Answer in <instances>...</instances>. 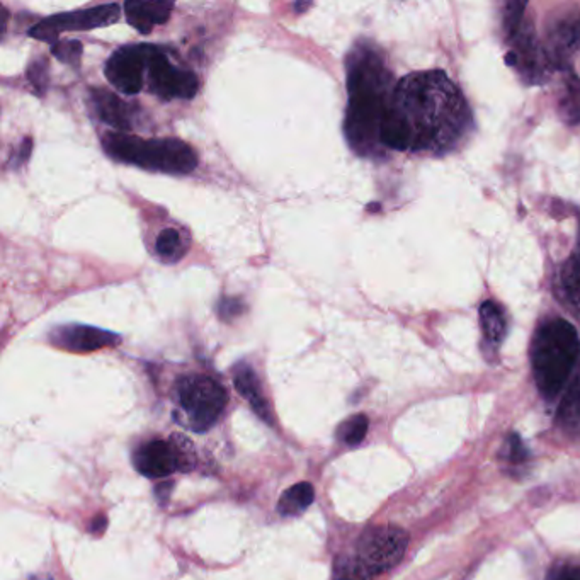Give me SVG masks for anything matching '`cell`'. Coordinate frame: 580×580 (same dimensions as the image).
<instances>
[{"mask_svg":"<svg viewBox=\"0 0 580 580\" xmlns=\"http://www.w3.org/2000/svg\"><path fill=\"white\" fill-rule=\"evenodd\" d=\"M310 5H312L310 2H307V4H297V5H295V9H297V11H299V13H301V11H305V9H308Z\"/></svg>","mask_w":580,"mask_h":580,"instance_id":"33","label":"cell"},{"mask_svg":"<svg viewBox=\"0 0 580 580\" xmlns=\"http://www.w3.org/2000/svg\"><path fill=\"white\" fill-rule=\"evenodd\" d=\"M525 11H526V4H523V2H510V4H508L506 14H504V26H506L509 35H512L514 31H517V28L523 24Z\"/></svg>","mask_w":580,"mask_h":580,"instance_id":"28","label":"cell"},{"mask_svg":"<svg viewBox=\"0 0 580 580\" xmlns=\"http://www.w3.org/2000/svg\"><path fill=\"white\" fill-rule=\"evenodd\" d=\"M176 421L196 433L208 431L229 404L227 390L206 374H186L176 383Z\"/></svg>","mask_w":580,"mask_h":580,"instance_id":"5","label":"cell"},{"mask_svg":"<svg viewBox=\"0 0 580 580\" xmlns=\"http://www.w3.org/2000/svg\"><path fill=\"white\" fill-rule=\"evenodd\" d=\"M579 357V334L570 322L555 318L538 329L531 348V363L543 397L553 399L562 391Z\"/></svg>","mask_w":580,"mask_h":580,"instance_id":"3","label":"cell"},{"mask_svg":"<svg viewBox=\"0 0 580 580\" xmlns=\"http://www.w3.org/2000/svg\"><path fill=\"white\" fill-rule=\"evenodd\" d=\"M576 52H580V14L562 19L551 28L546 55L555 69H562L565 60Z\"/></svg>","mask_w":580,"mask_h":580,"instance_id":"13","label":"cell"},{"mask_svg":"<svg viewBox=\"0 0 580 580\" xmlns=\"http://www.w3.org/2000/svg\"><path fill=\"white\" fill-rule=\"evenodd\" d=\"M90 101L101 122L111 124L120 133H126L133 128V105L124 103L116 94L105 88H92Z\"/></svg>","mask_w":580,"mask_h":580,"instance_id":"12","label":"cell"},{"mask_svg":"<svg viewBox=\"0 0 580 580\" xmlns=\"http://www.w3.org/2000/svg\"><path fill=\"white\" fill-rule=\"evenodd\" d=\"M562 290L567 301L580 310V240L572 256L563 264Z\"/></svg>","mask_w":580,"mask_h":580,"instance_id":"19","label":"cell"},{"mask_svg":"<svg viewBox=\"0 0 580 580\" xmlns=\"http://www.w3.org/2000/svg\"><path fill=\"white\" fill-rule=\"evenodd\" d=\"M467 123L465 99L444 71H414L393 88L380 140L390 150L444 152Z\"/></svg>","mask_w":580,"mask_h":580,"instance_id":"1","label":"cell"},{"mask_svg":"<svg viewBox=\"0 0 580 580\" xmlns=\"http://www.w3.org/2000/svg\"><path fill=\"white\" fill-rule=\"evenodd\" d=\"M31 148H33V140L31 139H24L22 143H21V147H19V150H16V156H13V162L11 164L14 167L22 165L29 158V156H31Z\"/></svg>","mask_w":580,"mask_h":580,"instance_id":"31","label":"cell"},{"mask_svg":"<svg viewBox=\"0 0 580 580\" xmlns=\"http://www.w3.org/2000/svg\"><path fill=\"white\" fill-rule=\"evenodd\" d=\"M560 113L568 124L580 123V79L570 77L560 96Z\"/></svg>","mask_w":580,"mask_h":580,"instance_id":"21","label":"cell"},{"mask_svg":"<svg viewBox=\"0 0 580 580\" xmlns=\"http://www.w3.org/2000/svg\"><path fill=\"white\" fill-rule=\"evenodd\" d=\"M82 45L77 39L71 41H58L56 45H53L52 53L63 63L71 65V67H79L80 65V56H82Z\"/></svg>","mask_w":580,"mask_h":580,"instance_id":"25","label":"cell"},{"mask_svg":"<svg viewBox=\"0 0 580 580\" xmlns=\"http://www.w3.org/2000/svg\"><path fill=\"white\" fill-rule=\"evenodd\" d=\"M103 148L109 157L147 171L165 174H189L198 167V154L186 141L177 139L145 140L128 133H105Z\"/></svg>","mask_w":580,"mask_h":580,"instance_id":"4","label":"cell"},{"mask_svg":"<svg viewBox=\"0 0 580 580\" xmlns=\"http://www.w3.org/2000/svg\"><path fill=\"white\" fill-rule=\"evenodd\" d=\"M334 580H373L352 555L337 557L334 563Z\"/></svg>","mask_w":580,"mask_h":580,"instance_id":"24","label":"cell"},{"mask_svg":"<svg viewBox=\"0 0 580 580\" xmlns=\"http://www.w3.org/2000/svg\"><path fill=\"white\" fill-rule=\"evenodd\" d=\"M154 45H130L113 53L105 63V79L126 96H137L145 84Z\"/></svg>","mask_w":580,"mask_h":580,"instance_id":"9","label":"cell"},{"mask_svg":"<svg viewBox=\"0 0 580 580\" xmlns=\"http://www.w3.org/2000/svg\"><path fill=\"white\" fill-rule=\"evenodd\" d=\"M105 527H107V519H105V516H97V517H94L92 521H90V526H88V531L92 533V534H96V536H101L103 533L105 531Z\"/></svg>","mask_w":580,"mask_h":580,"instance_id":"32","label":"cell"},{"mask_svg":"<svg viewBox=\"0 0 580 580\" xmlns=\"http://www.w3.org/2000/svg\"><path fill=\"white\" fill-rule=\"evenodd\" d=\"M408 534L402 527H368L357 540L354 559L371 579L391 570L404 559Z\"/></svg>","mask_w":580,"mask_h":580,"instance_id":"6","label":"cell"},{"mask_svg":"<svg viewBox=\"0 0 580 580\" xmlns=\"http://www.w3.org/2000/svg\"><path fill=\"white\" fill-rule=\"evenodd\" d=\"M174 9V2L167 0H128L124 2L126 21L141 35H148L158 24H165Z\"/></svg>","mask_w":580,"mask_h":580,"instance_id":"14","label":"cell"},{"mask_svg":"<svg viewBox=\"0 0 580 580\" xmlns=\"http://www.w3.org/2000/svg\"><path fill=\"white\" fill-rule=\"evenodd\" d=\"M133 465L147 478H164L181 470L176 444L171 441H148L133 455Z\"/></svg>","mask_w":580,"mask_h":580,"instance_id":"11","label":"cell"},{"mask_svg":"<svg viewBox=\"0 0 580 580\" xmlns=\"http://www.w3.org/2000/svg\"><path fill=\"white\" fill-rule=\"evenodd\" d=\"M147 75L152 92L164 101L193 99L199 88L198 77L193 71L176 69L158 46H152Z\"/></svg>","mask_w":580,"mask_h":580,"instance_id":"8","label":"cell"},{"mask_svg":"<svg viewBox=\"0 0 580 580\" xmlns=\"http://www.w3.org/2000/svg\"><path fill=\"white\" fill-rule=\"evenodd\" d=\"M480 325L482 334L489 344L497 348L508 332V322L502 308L495 301H485L480 307Z\"/></svg>","mask_w":580,"mask_h":580,"instance_id":"16","label":"cell"},{"mask_svg":"<svg viewBox=\"0 0 580 580\" xmlns=\"http://www.w3.org/2000/svg\"><path fill=\"white\" fill-rule=\"evenodd\" d=\"M28 79L39 96H43L48 88V63L45 60L33 62L28 69Z\"/></svg>","mask_w":580,"mask_h":580,"instance_id":"27","label":"cell"},{"mask_svg":"<svg viewBox=\"0 0 580 580\" xmlns=\"http://www.w3.org/2000/svg\"><path fill=\"white\" fill-rule=\"evenodd\" d=\"M393 88L391 73L380 55L371 50L352 53L348 65L349 105L344 133L359 156H376L383 147L380 131Z\"/></svg>","mask_w":580,"mask_h":580,"instance_id":"2","label":"cell"},{"mask_svg":"<svg viewBox=\"0 0 580 580\" xmlns=\"http://www.w3.org/2000/svg\"><path fill=\"white\" fill-rule=\"evenodd\" d=\"M218 315L223 320H231L235 316L242 315L244 303L239 298H222L218 303Z\"/></svg>","mask_w":580,"mask_h":580,"instance_id":"30","label":"cell"},{"mask_svg":"<svg viewBox=\"0 0 580 580\" xmlns=\"http://www.w3.org/2000/svg\"><path fill=\"white\" fill-rule=\"evenodd\" d=\"M557 422L565 433L580 434V378H577L563 397L557 412Z\"/></svg>","mask_w":580,"mask_h":580,"instance_id":"18","label":"cell"},{"mask_svg":"<svg viewBox=\"0 0 580 580\" xmlns=\"http://www.w3.org/2000/svg\"><path fill=\"white\" fill-rule=\"evenodd\" d=\"M171 440L176 444L179 463H181V472L193 470L194 465H196V453H194L193 444L182 434H174Z\"/></svg>","mask_w":580,"mask_h":580,"instance_id":"26","label":"cell"},{"mask_svg":"<svg viewBox=\"0 0 580 580\" xmlns=\"http://www.w3.org/2000/svg\"><path fill=\"white\" fill-rule=\"evenodd\" d=\"M120 16H122L120 4H105L90 9L63 13V14L41 19L29 29L28 35L39 41L56 45L58 38L65 31H88L96 28H105L116 22Z\"/></svg>","mask_w":580,"mask_h":580,"instance_id":"7","label":"cell"},{"mask_svg":"<svg viewBox=\"0 0 580 580\" xmlns=\"http://www.w3.org/2000/svg\"><path fill=\"white\" fill-rule=\"evenodd\" d=\"M314 499H315V491L312 483L299 482L282 493L278 500V512L282 516H298L312 506Z\"/></svg>","mask_w":580,"mask_h":580,"instance_id":"17","label":"cell"},{"mask_svg":"<svg viewBox=\"0 0 580 580\" xmlns=\"http://www.w3.org/2000/svg\"><path fill=\"white\" fill-rule=\"evenodd\" d=\"M546 580H580V565L568 562L557 563L550 568Z\"/></svg>","mask_w":580,"mask_h":580,"instance_id":"29","label":"cell"},{"mask_svg":"<svg viewBox=\"0 0 580 580\" xmlns=\"http://www.w3.org/2000/svg\"><path fill=\"white\" fill-rule=\"evenodd\" d=\"M156 250H157L158 257L162 261L177 263L186 254V246H184V240H182V237H181V233L177 230L167 229L160 231V235L157 237V244H156Z\"/></svg>","mask_w":580,"mask_h":580,"instance_id":"20","label":"cell"},{"mask_svg":"<svg viewBox=\"0 0 580 580\" xmlns=\"http://www.w3.org/2000/svg\"><path fill=\"white\" fill-rule=\"evenodd\" d=\"M233 385L237 388V391L248 402L250 408L256 412V416H259L267 424L273 422L271 407H269L265 397H264L259 378H257L256 371L250 365L239 363V365L233 366Z\"/></svg>","mask_w":580,"mask_h":580,"instance_id":"15","label":"cell"},{"mask_svg":"<svg viewBox=\"0 0 580 580\" xmlns=\"http://www.w3.org/2000/svg\"><path fill=\"white\" fill-rule=\"evenodd\" d=\"M500 459L506 461L508 467H523L529 459V451L519 434L510 433L506 438L504 446L500 450Z\"/></svg>","mask_w":580,"mask_h":580,"instance_id":"23","label":"cell"},{"mask_svg":"<svg viewBox=\"0 0 580 580\" xmlns=\"http://www.w3.org/2000/svg\"><path fill=\"white\" fill-rule=\"evenodd\" d=\"M368 427V417L365 414H356L337 427L335 438L346 446H357V444H361V441L366 438Z\"/></svg>","mask_w":580,"mask_h":580,"instance_id":"22","label":"cell"},{"mask_svg":"<svg viewBox=\"0 0 580 580\" xmlns=\"http://www.w3.org/2000/svg\"><path fill=\"white\" fill-rule=\"evenodd\" d=\"M48 340L55 348L80 354V352H94L118 346L122 342V337L105 329L71 324V325L55 327L48 334Z\"/></svg>","mask_w":580,"mask_h":580,"instance_id":"10","label":"cell"}]
</instances>
